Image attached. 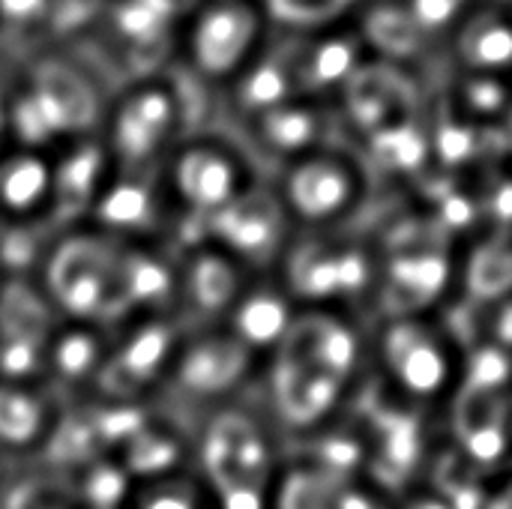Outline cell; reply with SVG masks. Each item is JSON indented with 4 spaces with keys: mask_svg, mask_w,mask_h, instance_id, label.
<instances>
[{
    "mask_svg": "<svg viewBox=\"0 0 512 509\" xmlns=\"http://www.w3.org/2000/svg\"><path fill=\"white\" fill-rule=\"evenodd\" d=\"M54 237L57 231L48 225V219L0 222V276L36 282Z\"/></svg>",
    "mask_w": 512,
    "mask_h": 509,
    "instance_id": "obj_27",
    "label": "cell"
},
{
    "mask_svg": "<svg viewBox=\"0 0 512 509\" xmlns=\"http://www.w3.org/2000/svg\"><path fill=\"white\" fill-rule=\"evenodd\" d=\"M78 509H126L132 498V477L114 456H102L66 480Z\"/></svg>",
    "mask_w": 512,
    "mask_h": 509,
    "instance_id": "obj_29",
    "label": "cell"
},
{
    "mask_svg": "<svg viewBox=\"0 0 512 509\" xmlns=\"http://www.w3.org/2000/svg\"><path fill=\"white\" fill-rule=\"evenodd\" d=\"M462 54L477 69L512 66V24L504 15H480L468 24L462 39Z\"/></svg>",
    "mask_w": 512,
    "mask_h": 509,
    "instance_id": "obj_30",
    "label": "cell"
},
{
    "mask_svg": "<svg viewBox=\"0 0 512 509\" xmlns=\"http://www.w3.org/2000/svg\"><path fill=\"white\" fill-rule=\"evenodd\" d=\"M57 12V0H0V24L9 30H36Z\"/></svg>",
    "mask_w": 512,
    "mask_h": 509,
    "instance_id": "obj_35",
    "label": "cell"
},
{
    "mask_svg": "<svg viewBox=\"0 0 512 509\" xmlns=\"http://www.w3.org/2000/svg\"><path fill=\"white\" fill-rule=\"evenodd\" d=\"M288 90H291V72L276 60H261L249 69H243L237 96L246 111L264 114V111L288 102Z\"/></svg>",
    "mask_w": 512,
    "mask_h": 509,
    "instance_id": "obj_32",
    "label": "cell"
},
{
    "mask_svg": "<svg viewBox=\"0 0 512 509\" xmlns=\"http://www.w3.org/2000/svg\"><path fill=\"white\" fill-rule=\"evenodd\" d=\"M183 336L168 318H135L111 330L108 354L93 384L96 399L150 402L162 393Z\"/></svg>",
    "mask_w": 512,
    "mask_h": 509,
    "instance_id": "obj_5",
    "label": "cell"
},
{
    "mask_svg": "<svg viewBox=\"0 0 512 509\" xmlns=\"http://www.w3.org/2000/svg\"><path fill=\"white\" fill-rule=\"evenodd\" d=\"M447 282H450V258L438 249L393 252L384 276L387 297L396 303L399 318H411L417 306H426V300H438Z\"/></svg>",
    "mask_w": 512,
    "mask_h": 509,
    "instance_id": "obj_23",
    "label": "cell"
},
{
    "mask_svg": "<svg viewBox=\"0 0 512 509\" xmlns=\"http://www.w3.org/2000/svg\"><path fill=\"white\" fill-rule=\"evenodd\" d=\"M213 501L198 477L171 474L150 483H138L126 509H210Z\"/></svg>",
    "mask_w": 512,
    "mask_h": 509,
    "instance_id": "obj_31",
    "label": "cell"
},
{
    "mask_svg": "<svg viewBox=\"0 0 512 509\" xmlns=\"http://www.w3.org/2000/svg\"><path fill=\"white\" fill-rule=\"evenodd\" d=\"M354 66H357V42L348 36H327L312 45L303 63V75L315 87H330L354 75Z\"/></svg>",
    "mask_w": 512,
    "mask_h": 509,
    "instance_id": "obj_33",
    "label": "cell"
},
{
    "mask_svg": "<svg viewBox=\"0 0 512 509\" xmlns=\"http://www.w3.org/2000/svg\"><path fill=\"white\" fill-rule=\"evenodd\" d=\"M267 9L276 18L294 21V24H312V21L330 18V12H339L333 0H267Z\"/></svg>",
    "mask_w": 512,
    "mask_h": 509,
    "instance_id": "obj_36",
    "label": "cell"
},
{
    "mask_svg": "<svg viewBox=\"0 0 512 509\" xmlns=\"http://www.w3.org/2000/svg\"><path fill=\"white\" fill-rule=\"evenodd\" d=\"M468 102H471V111L474 114H495L507 105V93L498 81L492 78H477L471 87H468Z\"/></svg>",
    "mask_w": 512,
    "mask_h": 509,
    "instance_id": "obj_37",
    "label": "cell"
},
{
    "mask_svg": "<svg viewBox=\"0 0 512 509\" xmlns=\"http://www.w3.org/2000/svg\"><path fill=\"white\" fill-rule=\"evenodd\" d=\"M51 186V153L6 147L0 153V222L48 219Z\"/></svg>",
    "mask_w": 512,
    "mask_h": 509,
    "instance_id": "obj_20",
    "label": "cell"
},
{
    "mask_svg": "<svg viewBox=\"0 0 512 509\" xmlns=\"http://www.w3.org/2000/svg\"><path fill=\"white\" fill-rule=\"evenodd\" d=\"M405 96V84L390 69H363L351 78V114L363 129H372L375 135L387 129H396V108Z\"/></svg>",
    "mask_w": 512,
    "mask_h": 509,
    "instance_id": "obj_26",
    "label": "cell"
},
{
    "mask_svg": "<svg viewBox=\"0 0 512 509\" xmlns=\"http://www.w3.org/2000/svg\"><path fill=\"white\" fill-rule=\"evenodd\" d=\"M9 93H12V84H3V81H0V153L9 147V132H6V108H9Z\"/></svg>",
    "mask_w": 512,
    "mask_h": 509,
    "instance_id": "obj_40",
    "label": "cell"
},
{
    "mask_svg": "<svg viewBox=\"0 0 512 509\" xmlns=\"http://www.w3.org/2000/svg\"><path fill=\"white\" fill-rule=\"evenodd\" d=\"M258 132L270 150L300 159V156L312 153V144L321 135V120H318L315 108H309V105L282 102V105L258 114Z\"/></svg>",
    "mask_w": 512,
    "mask_h": 509,
    "instance_id": "obj_28",
    "label": "cell"
},
{
    "mask_svg": "<svg viewBox=\"0 0 512 509\" xmlns=\"http://www.w3.org/2000/svg\"><path fill=\"white\" fill-rule=\"evenodd\" d=\"M363 195V177L354 162L336 153H306L288 168L279 201L291 222L327 228L345 219Z\"/></svg>",
    "mask_w": 512,
    "mask_h": 509,
    "instance_id": "obj_10",
    "label": "cell"
},
{
    "mask_svg": "<svg viewBox=\"0 0 512 509\" xmlns=\"http://www.w3.org/2000/svg\"><path fill=\"white\" fill-rule=\"evenodd\" d=\"M252 351L228 330H201L180 342L165 393L186 405L228 399L252 369Z\"/></svg>",
    "mask_w": 512,
    "mask_h": 509,
    "instance_id": "obj_11",
    "label": "cell"
},
{
    "mask_svg": "<svg viewBox=\"0 0 512 509\" xmlns=\"http://www.w3.org/2000/svg\"><path fill=\"white\" fill-rule=\"evenodd\" d=\"M261 15L240 0H213L192 15L186 33V54L192 69L207 78L234 75L246 69V57L258 39Z\"/></svg>",
    "mask_w": 512,
    "mask_h": 509,
    "instance_id": "obj_14",
    "label": "cell"
},
{
    "mask_svg": "<svg viewBox=\"0 0 512 509\" xmlns=\"http://www.w3.org/2000/svg\"><path fill=\"white\" fill-rule=\"evenodd\" d=\"M183 441L180 435L168 426V423H156L150 420L114 459L123 465V471L132 477V483H150L159 477H171L180 474V462H183Z\"/></svg>",
    "mask_w": 512,
    "mask_h": 509,
    "instance_id": "obj_25",
    "label": "cell"
},
{
    "mask_svg": "<svg viewBox=\"0 0 512 509\" xmlns=\"http://www.w3.org/2000/svg\"><path fill=\"white\" fill-rule=\"evenodd\" d=\"M459 0H414V18L426 24H444L453 18Z\"/></svg>",
    "mask_w": 512,
    "mask_h": 509,
    "instance_id": "obj_39",
    "label": "cell"
},
{
    "mask_svg": "<svg viewBox=\"0 0 512 509\" xmlns=\"http://www.w3.org/2000/svg\"><path fill=\"white\" fill-rule=\"evenodd\" d=\"M333 3H336V6H339V9H345V6H351V3H354V0H333Z\"/></svg>",
    "mask_w": 512,
    "mask_h": 509,
    "instance_id": "obj_43",
    "label": "cell"
},
{
    "mask_svg": "<svg viewBox=\"0 0 512 509\" xmlns=\"http://www.w3.org/2000/svg\"><path fill=\"white\" fill-rule=\"evenodd\" d=\"M270 509H390V504L360 474H333L309 465L285 474Z\"/></svg>",
    "mask_w": 512,
    "mask_h": 509,
    "instance_id": "obj_19",
    "label": "cell"
},
{
    "mask_svg": "<svg viewBox=\"0 0 512 509\" xmlns=\"http://www.w3.org/2000/svg\"><path fill=\"white\" fill-rule=\"evenodd\" d=\"M243 270V264L210 243L192 246L177 264V306L201 330H210V324L228 318L234 303L240 300L246 288Z\"/></svg>",
    "mask_w": 512,
    "mask_h": 509,
    "instance_id": "obj_17",
    "label": "cell"
},
{
    "mask_svg": "<svg viewBox=\"0 0 512 509\" xmlns=\"http://www.w3.org/2000/svg\"><path fill=\"white\" fill-rule=\"evenodd\" d=\"M177 306V264L156 246H120L114 276V330L135 318H165Z\"/></svg>",
    "mask_w": 512,
    "mask_h": 509,
    "instance_id": "obj_16",
    "label": "cell"
},
{
    "mask_svg": "<svg viewBox=\"0 0 512 509\" xmlns=\"http://www.w3.org/2000/svg\"><path fill=\"white\" fill-rule=\"evenodd\" d=\"M111 45L120 54H150L165 45L174 21V0H111L102 12Z\"/></svg>",
    "mask_w": 512,
    "mask_h": 509,
    "instance_id": "obj_24",
    "label": "cell"
},
{
    "mask_svg": "<svg viewBox=\"0 0 512 509\" xmlns=\"http://www.w3.org/2000/svg\"><path fill=\"white\" fill-rule=\"evenodd\" d=\"M435 147H438V153H441L447 162H456V159H462V156L474 147V135H471L468 129H462L459 123H456V126H444V129L438 132V138H435Z\"/></svg>",
    "mask_w": 512,
    "mask_h": 509,
    "instance_id": "obj_38",
    "label": "cell"
},
{
    "mask_svg": "<svg viewBox=\"0 0 512 509\" xmlns=\"http://www.w3.org/2000/svg\"><path fill=\"white\" fill-rule=\"evenodd\" d=\"M174 210L159 174H123L114 171L99 192L87 225L117 246L156 243L171 225Z\"/></svg>",
    "mask_w": 512,
    "mask_h": 509,
    "instance_id": "obj_12",
    "label": "cell"
},
{
    "mask_svg": "<svg viewBox=\"0 0 512 509\" xmlns=\"http://www.w3.org/2000/svg\"><path fill=\"white\" fill-rule=\"evenodd\" d=\"M507 138H510V144H512V105H510V111H507Z\"/></svg>",
    "mask_w": 512,
    "mask_h": 509,
    "instance_id": "obj_42",
    "label": "cell"
},
{
    "mask_svg": "<svg viewBox=\"0 0 512 509\" xmlns=\"http://www.w3.org/2000/svg\"><path fill=\"white\" fill-rule=\"evenodd\" d=\"M105 108L96 81L75 60L48 54L12 81L6 108L9 144L54 153L69 141L99 135Z\"/></svg>",
    "mask_w": 512,
    "mask_h": 509,
    "instance_id": "obj_2",
    "label": "cell"
},
{
    "mask_svg": "<svg viewBox=\"0 0 512 509\" xmlns=\"http://www.w3.org/2000/svg\"><path fill=\"white\" fill-rule=\"evenodd\" d=\"M120 246L93 228L60 231L36 276L60 321L114 330V276Z\"/></svg>",
    "mask_w": 512,
    "mask_h": 509,
    "instance_id": "obj_3",
    "label": "cell"
},
{
    "mask_svg": "<svg viewBox=\"0 0 512 509\" xmlns=\"http://www.w3.org/2000/svg\"><path fill=\"white\" fill-rule=\"evenodd\" d=\"M57 408L60 399H54L45 387L0 384V453L12 462L39 453Z\"/></svg>",
    "mask_w": 512,
    "mask_h": 509,
    "instance_id": "obj_21",
    "label": "cell"
},
{
    "mask_svg": "<svg viewBox=\"0 0 512 509\" xmlns=\"http://www.w3.org/2000/svg\"><path fill=\"white\" fill-rule=\"evenodd\" d=\"M3 282H6V279H3V276H0V288H3Z\"/></svg>",
    "mask_w": 512,
    "mask_h": 509,
    "instance_id": "obj_44",
    "label": "cell"
},
{
    "mask_svg": "<svg viewBox=\"0 0 512 509\" xmlns=\"http://www.w3.org/2000/svg\"><path fill=\"white\" fill-rule=\"evenodd\" d=\"M108 339L111 333L93 324H57L45 354V384L51 387L54 399L69 396L63 402H72L93 393V384L108 354Z\"/></svg>",
    "mask_w": 512,
    "mask_h": 509,
    "instance_id": "obj_18",
    "label": "cell"
},
{
    "mask_svg": "<svg viewBox=\"0 0 512 509\" xmlns=\"http://www.w3.org/2000/svg\"><path fill=\"white\" fill-rule=\"evenodd\" d=\"M363 363L354 324L339 312L303 309L270 351V402L282 426L309 432L324 426L351 393Z\"/></svg>",
    "mask_w": 512,
    "mask_h": 509,
    "instance_id": "obj_1",
    "label": "cell"
},
{
    "mask_svg": "<svg viewBox=\"0 0 512 509\" xmlns=\"http://www.w3.org/2000/svg\"><path fill=\"white\" fill-rule=\"evenodd\" d=\"M9 474H12V459H6V456L0 453V495H3V489H6Z\"/></svg>",
    "mask_w": 512,
    "mask_h": 509,
    "instance_id": "obj_41",
    "label": "cell"
},
{
    "mask_svg": "<svg viewBox=\"0 0 512 509\" xmlns=\"http://www.w3.org/2000/svg\"><path fill=\"white\" fill-rule=\"evenodd\" d=\"M291 225L279 195L249 186L201 225V243L222 249L243 267H267L288 252Z\"/></svg>",
    "mask_w": 512,
    "mask_h": 509,
    "instance_id": "obj_9",
    "label": "cell"
},
{
    "mask_svg": "<svg viewBox=\"0 0 512 509\" xmlns=\"http://www.w3.org/2000/svg\"><path fill=\"white\" fill-rule=\"evenodd\" d=\"M381 360L390 381L411 402L438 399L456 378L450 345L423 321L396 318L381 342Z\"/></svg>",
    "mask_w": 512,
    "mask_h": 509,
    "instance_id": "obj_13",
    "label": "cell"
},
{
    "mask_svg": "<svg viewBox=\"0 0 512 509\" xmlns=\"http://www.w3.org/2000/svg\"><path fill=\"white\" fill-rule=\"evenodd\" d=\"M114 165L99 135L69 141L51 153V207L48 225L60 231L84 228L87 216L111 180Z\"/></svg>",
    "mask_w": 512,
    "mask_h": 509,
    "instance_id": "obj_15",
    "label": "cell"
},
{
    "mask_svg": "<svg viewBox=\"0 0 512 509\" xmlns=\"http://www.w3.org/2000/svg\"><path fill=\"white\" fill-rule=\"evenodd\" d=\"M372 138H375V150H378L384 165L411 168L426 156V141L414 129L396 126V129H384V132H378Z\"/></svg>",
    "mask_w": 512,
    "mask_h": 509,
    "instance_id": "obj_34",
    "label": "cell"
},
{
    "mask_svg": "<svg viewBox=\"0 0 512 509\" xmlns=\"http://www.w3.org/2000/svg\"><path fill=\"white\" fill-rule=\"evenodd\" d=\"M297 318V303L285 288L246 285L228 315V333L240 339L252 354L273 351Z\"/></svg>",
    "mask_w": 512,
    "mask_h": 509,
    "instance_id": "obj_22",
    "label": "cell"
},
{
    "mask_svg": "<svg viewBox=\"0 0 512 509\" xmlns=\"http://www.w3.org/2000/svg\"><path fill=\"white\" fill-rule=\"evenodd\" d=\"M174 213L201 225L240 198L252 183L246 162L222 141L198 138L177 144L159 174ZM201 237V234H198Z\"/></svg>",
    "mask_w": 512,
    "mask_h": 509,
    "instance_id": "obj_7",
    "label": "cell"
},
{
    "mask_svg": "<svg viewBox=\"0 0 512 509\" xmlns=\"http://www.w3.org/2000/svg\"><path fill=\"white\" fill-rule=\"evenodd\" d=\"M180 132L177 90L159 78H141L129 84L108 108L99 126V138L111 156L114 171L123 174H162V165L174 153Z\"/></svg>",
    "mask_w": 512,
    "mask_h": 509,
    "instance_id": "obj_4",
    "label": "cell"
},
{
    "mask_svg": "<svg viewBox=\"0 0 512 509\" xmlns=\"http://www.w3.org/2000/svg\"><path fill=\"white\" fill-rule=\"evenodd\" d=\"M201 483L210 501L234 495H264L273 471L270 441L258 420L243 411H219L201 432L198 441Z\"/></svg>",
    "mask_w": 512,
    "mask_h": 509,
    "instance_id": "obj_6",
    "label": "cell"
},
{
    "mask_svg": "<svg viewBox=\"0 0 512 509\" xmlns=\"http://www.w3.org/2000/svg\"><path fill=\"white\" fill-rule=\"evenodd\" d=\"M285 258V291L294 303L306 309H327L345 306L357 300L372 282V258L363 246L351 240H330L315 237L297 246H288Z\"/></svg>",
    "mask_w": 512,
    "mask_h": 509,
    "instance_id": "obj_8",
    "label": "cell"
}]
</instances>
